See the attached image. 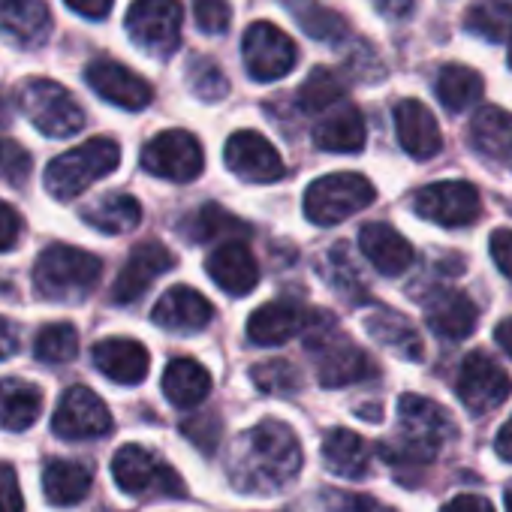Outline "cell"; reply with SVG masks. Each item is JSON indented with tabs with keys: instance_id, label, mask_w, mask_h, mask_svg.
Returning <instances> with one entry per match:
<instances>
[{
	"instance_id": "cell-24",
	"label": "cell",
	"mask_w": 512,
	"mask_h": 512,
	"mask_svg": "<svg viewBox=\"0 0 512 512\" xmlns=\"http://www.w3.org/2000/svg\"><path fill=\"white\" fill-rule=\"evenodd\" d=\"M91 356L97 371L121 386H139L151 368L148 350L133 338H106L91 350Z\"/></svg>"
},
{
	"instance_id": "cell-32",
	"label": "cell",
	"mask_w": 512,
	"mask_h": 512,
	"mask_svg": "<svg viewBox=\"0 0 512 512\" xmlns=\"http://www.w3.org/2000/svg\"><path fill=\"white\" fill-rule=\"evenodd\" d=\"M82 217H85L88 226H94L103 235H124V232L139 226L142 205L133 196H127V193H106L103 199L88 205L82 211Z\"/></svg>"
},
{
	"instance_id": "cell-47",
	"label": "cell",
	"mask_w": 512,
	"mask_h": 512,
	"mask_svg": "<svg viewBox=\"0 0 512 512\" xmlns=\"http://www.w3.org/2000/svg\"><path fill=\"white\" fill-rule=\"evenodd\" d=\"M181 431H184L193 443H199L205 452H211V449H214V443H217V437H220V425H217V419H214V416L187 419V422L181 425Z\"/></svg>"
},
{
	"instance_id": "cell-14",
	"label": "cell",
	"mask_w": 512,
	"mask_h": 512,
	"mask_svg": "<svg viewBox=\"0 0 512 512\" xmlns=\"http://www.w3.org/2000/svg\"><path fill=\"white\" fill-rule=\"evenodd\" d=\"M512 392L509 374L482 350H473L464 356L458 371V398L470 413H491L497 410Z\"/></svg>"
},
{
	"instance_id": "cell-49",
	"label": "cell",
	"mask_w": 512,
	"mask_h": 512,
	"mask_svg": "<svg viewBox=\"0 0 512 512\" xmlns=\"http://www.w3.org/2000/svg\"><path fill=\"white\" fill-rule=\"evenodd\" d=\"M440 512H494V506L479 494H458Z\"/></svg>"
},
{
	"instance_id": "cell-55",
	"label": "cell",
	"mask_w": 512,
	"mask_h": 512,
	"mask_svg": "<svg viewBox=\"0 0 512 512\" xmlns=\"http://www.w3.org/2000/svg\"><path fill=\"white\" fill-rule=\"evenodd\" d=\"M503 500H506V512H512V482L506 485V491H503Z\"/></svg>"
},
{
	"instance_id": "cell-48",
	"label": "cell",
	"mask_w": 512,
	"mask_h": 512,
	"mask_svg": "<svg viewBox=\"0 0 512 512\" xmlns=\"http://www.w3.org/2000/svg\"><path fill=\"white\" fill-rule=\"evenodd\" d=\"M22 238V217L13 205L0 202V253H7Z\"/></svg>"
},
{
	"instance_id": "cell-29",
	"label": "cell",
	"mask_w": 512,
	"mask_h": 512,
	"mask_svg": "<svg viewBox=\"0 0 512 512\" xmlns=\"http://www.w3.org/2000/svg\"><path fill=\"white\" fill-rule=\"evenodd\" d=\"M94 485V473L82 461H49L43 470V491L52 506H76L88 497Z\"/></svg>"
},
{
	"instance_id": "cell-41",
	"label": "cell",
	"mask_w": 512,
	"mask_h": 512,
	"mask_svg": "<svg viewBox=\"0 0 512 512\" xmlns=\"http://www.w3.org/2000/svg\"><path fill=\"white\" fill-rule=\"evenodd\" d=\"M187 88L202 103H217L229 94V82L220 73V67L208 58H190L187 61Z\"/></svg>"
},
{
	"instance_id": "cell-31",
	"label": "cell",
	"mask_w": 512,
	"mask_h": 512,
	"mask_svg": "<svg viewBox=\"0 0 512 512\" xmlns=\"http://www.w3.org/2000/svg\"><path fill=\"white\" fill-rule=\"evenodd\" d=\"M470 142L479 154L506 160L512 154V115L500 106H482L470 118Z\"/></svg>"
},
{
	"instance_id": "cell-12",
	"label": "cell",
	"mask_w": 512,
	"mask_h": 512,
	"mask_svg": "<svg viewBox=\"0 0 512 512\" xmlns=\"http://www.w3.org/2000/svg\"><path fill=\"white\" fill-rule=\"evenodd\" d=\"M413 211L422 220L458 229V226H470V223L479 220L482 199H479V190L470 181H437V184H428V187L416 190Z\"/></svg>"
},
{
	"instance_id": "cell-7",
	"label": "cell",
	"mask_w": 512,
	"mask_h": 512,
	"mask_svg": "<svg viewBox=\"0 0 512 512\" xmlns=\"http://www.w3.org/2000/svg\"><path fill=\"white\" fill-rule=\"evenodd\" d=\"M112 476L124 494L133 497H184L187 485L181 476L151 449L127 443L112 458Z\"/></svg>"
},
{
	"instance_id": "cell-44",
	"label": "cell",
	"mask_w": 512,
	"mask_h": 512,
	"mask_svg": "<svg viewBox=\"0 0 512 512\" xmlns=\"http://www.w3.org/2000/svg\"><path fill=\"white\" fill-rule=\"evenodd\" d=\"M323 503L329 512H395L392 506L380 503L371 494H353V491H323Z\"/></svg>"
},
{
	"instance_id": "cell-42",
	"label": "cell",
	"mask_w": 512,
	"mask_h": 512,
	"mask_svg": "<svg viewBox=\"0 0 512 512\" xmlns=\"http://www.w3.org/2000/svg\"><path fill=\"white\" fill-rule=\"evenodd\" d=\"M193 19L202 34L220 37L232 25V7L226 0H193Z\"/></svg>"
},
{
	"instance_id": "cell-43",
	"label": "cell",
	"mask_w": 512,
	"mask_h": 512,
	"mask_svg": "<svg viewBox=\"0 0 512 512\" xmlns=\"http://www.w3.org/2000/svg\"><path fill=\"white\" fill-rule=\"evenodd\" d=\"M31 154L16 145L13 139H0V181L7 184H25L31 178Z\"/></svg>"
},
{
	"instance_id": "cell-25",
	"label": "cell",
	"mask_w": 512,
	"mask_h": 512,
	"mask_svg": "<svg viewBox=\"0 0 512 512\" xmlns=\"http://www.w3.org/2000/svg\"><path fill=\"white\" fill-rule=\"evenodd\" d=\"M52 31V13L46 0H0V34L7 40L34 49L46 43Z\"/></svg>"
},
{
	"instance_id": "cell-6",
	"label": "cell",
	"mask_w": 512,
	"mask_h": 512,
	"mask_svg": "<svg viewBox=\"0 0 512 512\" xmlns=\"http://www.w3.org/2000/svg\"><path fill=\"white\" fill-rule=\"evenodd\" d=\"M374 184L359 172H335L317 178L305 193V214L317 226H335L374 202Z\"/></svg>"
},
{
	"instance_id": "cell-20",
	"label": "cell",
	"mask_w": 512,
	"mask_h": 512,
	"mask_svg": "<svg viewBox=\"0 0 512 512\" xmlns=\"http://www.w3.org/2000/svg\"><path fill=\"white\" fill-rule=\"evenodd\" d=\"M151 320L166 332H199L214 320V305L193 287H169L151 311Z\"/></svg>"
},
{
	"instance_id": "cell-16",
	"label": "cell",
	"mask_w": 512,
	"mask_h": 512,
	"mask_svg": "<svg viewBox=\"0 0 512 512\" xmlns=\"http://www.w3.org/2000/svg\"><path fill=\"white\" fill-rule=\"evenodd\" d=\"M175 266V256L169 253V247H163L160 241H142L130 250L127 263L118 275V281L112 284V302L115 305H133L139 302L148 287L166 275Z\"/></svg>"
},
{
	"instance_id": "cell-26",
	"label": "cell",
	"mask_w": 512,
	"mask_h": 512,
	"mask_svg": "<svg viewBox=\"0 0 512 512\" xmlns=\"http://www.w3.org/2000/svg\"><path fill=\"white\" fill-rule=\"evenodd\" d=\"M365 139H368L365 115L353 103L338 106L314 130V145L320 151H329V154H356V151L365 148Z\"/></svg>"
},
{
	"instance_id": "cell-9",
	"label": "cell",
	"mask_w": 512,
	"mask_h": 512,
	"mask_svg": "<svg viewBox=\"0 0 512 512\" xmlns=\"http://www.w3.org/2000/svg\"><path fill=\"white\" fill-rule=\"evenodd\" d=\"M181 0H133L127 10V34L148 55L169 58L181 46Z\"/></svg>"
},
{
	"instance_id": "cell-39",
	"label": "cell",
	"mask_w": 512,
	"mask_h": 512,
	"mask_svg": "<svg viewBox=\"0 0 512 512\" xmlns=\"http://www.w3.org/2000/svg\"><path fill=\"white\" fill-rule=\"evenodd\" d=\"M34 353H37L40 362H49V365L73 362L79 356V332H76V326H70V323H52V326H46L37 335Z\"/></svg>"
},
{
	"instance_id": "cell-10",
	"label": "cell",
	"mask_w": 512,
	"mask_h": 512,
	"mask_svg": "<svg viewBox=\"0 0 512 512\" xmlns=\"http://www.w3.org/2000/svg\"><path fill=\"white\" fill-rule=\"evenodd\" d=\"M241 61L253 82H278L296 67L299 49L278 25L253 22L241 40Z\"/></svg>"
},
{
	"instance_id": "cell-35",
	"label": "cell",
	"mask_w": 512,
	"mask_h": 512,
	"mask_svg": "<svg viewBox=\"0 0 512 512\" xmlns=\"http://www.w3.org/2000/svg\"><path fill=\"white\" fill-rule=\"evenodd\" d=\"M290 16L299 22V28L320 43H341L347 37V22L341 13L323 7L320 0H284Z\"/></svg>"
},
{
	"instance_id": "cell-13",
	"label": "cell",
	"mask_w": 512,
	"mask_h": 512,
	"mask_svg": "<svg viewBox=\"0 0 512 512\" xmlns=\"http://www.w3.org/2000/svg\"><path fill=\"white\" fill-rule=\"evenodd\" d=\"M223 160L232 175L250 184H272L287 175V166L278 148L256 130H238L226 139Z\"/></svg>"
},
{
	"instance_id": "cell-15",
	"label": "cell",
	"mask_w": 512,
	"mask_h": 512,
	"mask_svg": "<svg viewBox=\"0 0 512 512\" xmlns=\"http://www.w3.org/2000/svg\"><path fill=\"white\" fill-rule=\"evenodd\" d=\"M52 431L64 440H94L112 431V413L88 386H70L52 416Z\"/></svg>"
},
{
	"instance_id": "cell-56",
	"label": "cell",
	"mask_w": 512,
	"mask_h": 512,
	"mask_svg": "<svg viewBox=\"0 0 512 512\" xmlns=\"http://www.w3.org/2000/svg\"><path fill=\"white\" fill-rule=\"evenodd\" d=\"M509 67H512V49H509Z\"/></svg>"
},
{
	"instance_id": "cell-34",
	"label": "cell",
	"mask_w": 512,
	"mask_h": 512,
	"mask_svg": "<svg viewBox=\"0 0 512 512\" xmlns=\"http://www.w3.org/2000/svg\"><path fill=\"white\" fill-rule=\"evenodd\" d=\"M184 232H187V238H193V241L205 244V241H232V238H247V235H250V226H247L241 217H235L232 211H226V208H220V205L208 202V205H202L196 214H190V217H187Z\"/></svg>"
},
{
	"instance_id": "cell-27",
	"label": "cell",
	"mask_w": 512,
	"mask_h": 512,
	"mask_svg": "<svg viewBox=\"0 0 512 512\" xmlns=\"http://www.w3.org/2000/svg\"><path fill=\"white\" fill-rule=\"evenodd\" d=\"M323 464L338 476L362 479L371 467V443L350 428H332L323 437Z\"/></svg>"
},
{
	"instance_id": "cell-53",
	"label": "cell",
	"mask_w": 512,
	"mask_h": 512,
	"mask_svg": "<svg viewBox=\"0 0 512 512\" xmlns=\"http://www.w3.org/2000/svg\"><path fill=\"white\" fill-rule=\"evenodd\" d=\"M494 449H497V455H500L503 461H512V416H509V419L503 422V428L497 431Z\"/></svg>"
},
{
	"instance_id": "cell-23",
	"label": "cell",
	"mask_w": 512,
	"mask_h": 512,
	"mask_svg": "<svg viewBox=\"0 0 512 512\" xmlns=\"http://www.w3.org/2000/svg\"><path fill=\"white\" fill-rule=\"evenodd\" d=\"M308 311H302L296 302H269L256 308L247 320V338L256 347H281L290 338L302 335L308 326Z\"/></svg>"
},
{
	"instance_id": "cell-36",
	"label": "cell",
	"mask_w": 512,
	"mask_h": 512,
	"mask_svg": "<svg viewBox=\"0 0 512 512\" xmlns=\"http://www.w3.org/2000/svg\"><path fill=\"white\" fill-rule=\"evenodd\" d=\"M485 85L482 76L473 67L464 64H446L437 73V100L449 109V112H464L470 109L479 97H482Z\"/></svg>"
},
{
	"instance_id": "cell-3",
	"label": "cell",
	"mask_w": 512,
	"mask_h": 512,
	"mask_svg": "<svg viewBox=\"0 0 512 512\" xmlns=\"http://www.w3.org/2000/svg\"><path fill=\"white\" fill-rule=\"evenodd\" d=\"M305 335H308V350L314 353L317 362V380L326 389L350 386L377 374L374 359L359 344H353L344 332H338L332 314L326 311L311 314Z\"/></svg>"
},
{
	"instance_id": "cell-2",
	"label": "cell",
	"mask_w": 512,
	"mask_h": 512,
	"mask_svg": "<svg viewBox=\"0 0 512 512\" xmlns=\"http://www.w3.org/2000/svg\"><path fill=\"white\" fill-rule=\"evenodd\" d=\"M455 437L449 410L425 395H401L398 434L377 446L380 458L392 467H425L437 461L443 446Z\"/></svg>"
},
{
	"instance_id": "cell-51",
	"label": "cell",
	"mask_w": 512,
	"mask_h": 512,
	"mask_svg": "<svg viewBox=\"0 0 512 512\" xmlns=\"http://www.w3.org/2000/svg\"><path fill=\"white\" fill-rule=\"evenodd\" d=\"M371 4H374V10H377L380 16H386V19H392V22H401V19H407V16L413 13L416 0H371Z\"/></svg>"
},
{
	"instance_id": "cell-40",
	"label": "cell",
	"mask_w": 512,
	"mask_h": 512,
	"mask_svg": "<svg viewBox=\"0 0 512 512\" xmlns=\"http://www.w3.org/2000/svg\"><path fill=\"white\" fill-rule=\"evenodd\" d=\"M250 380L253 386L266 392V395H296L302 392V374L284 362V359H269L250 368Z\"/></svg>"
},
{
	"instance_id": "cell-45",
	"label": "cell",
	"mask_w": 512,
	"mask_h": 512,
	"mask_svg": "<svg viewBox=\"0 0 512 512\" xmlns=\"http://www.w3.org/2000/svg\"><path fill=\"white\" fill-rule=\"evenodd\" d=\"M0 512H25L19 476L10 464H0Z\"/></svg>"
},
{
	"instance_id": "cell-28",
	"label": "cell",
	"mask_w": 512,
	"mask_h": 512,
	"mask_svg": "<svg viewBox=\"0 0 512 512\" xmlns=\"http://www.w3.org/2000/svg\"><path fill=\"white\" fill-rule=\"evenodd\" d=\"M43 413V392L19 377L0 380V428L28 431Z\"/></svg>"
},
{
	"instance_id": "cell-4",
	"label": "cell",
	"mask_w": 512,
	"mask_h": 512,
	"mask_svg": "<svg viewBox=\"0 0 512 512\" xmlns=\"http://www.w3.org/2000/svg\"><path fill=\"white\" fill-rule=\"evenodd\" d=\"M103 275V263L94 253L73 244H52L40 253L34 284L46 302H82Z\"/></svg>"
},
{
	"instance_id": "cell-5",
	"label": "cell",
	"mask_w": 512,
	"mask_h": 512,
	"mask_svg": "<svg viewBox=\"0 0 512 512\" xmlns=\"http://www.w3.org/2000/svg\"><path fill=\"white\" fill-rule=\"evenodd\" d=\"M118 163H121V148L115 139H106V136L88 139L85 145H79L49 163L46 190L55 199L70 202V199L82 196L100 178L112 175L118 169Z\"/></svg>"
},
{
	"instance_id": "cell-50",
	"label": "cell",
	"mask_w": 512,
	"mask_h": 512,
	"mask_svg": "<svg viewBox=\"0 0 512 512\" xmlns=\"http://www.w3.org/2000/svg\"><path fill=\"white\" fill-rule=\"evenodd\" d=\"M64 4L73 10V13H79V16H85V19H106L109 16V10H112V0H64Z\"/></svg>"
},
{
	"instance_id": "cell-19",
	"label": "cell",
	"mask_w": 512,
	"mask_h": 512,
	"mask_svg": "<svg viewBox=\"0 0 512 512\" xmlns=\"http://www.w3.org/2000/svg\"><path fill=\"white\" fill-rule=\"evenodd\" d=\"M359 247L365 253V260L386 278H398L404 275L413 260H416V250L413 244L389 223H365L362 232H359Z\"/></svg>"
},
{
	"instance_id": "cell-11",
	"label": "cell",
	"mask_w": 512,
	"mask_h": 512,
	"mask_svg": "<svg viewBox=\"0 0 512 512\" xmlns=\"http://www.w3.org/2000/svg\"><path fill=\"white\" fill-rule=\"evenodd\" d=\"M205 166L202 145L187 130H163L142 151V169L154 178H166L175 184H187L199 178Z\"/></svg>"
},
{
	"instance_id": "cell-33",
	"label": "cell",
	"mask_w": 512,
	"mask_h": 512,
	"mask_svg": "<svg viewBox=\"0 0 512 512\" xmlns=\"http://www.w3.org/2000/svg\"><path fill=\"white\" fill-rule=\"evenodd\" d=\"M365 332L377 344L389 347L392 353H398L404 359H416L419 362L425 356V347H422L416 329L407 323V317H401L395 311H374V314H368L365 317Z\"/></svg>"
},
{
	"instance_id": "cell-21",
	"label": "cell",
	"mask_w": 512,
	"mask_h": 512,
	"mask_svg": "<svg viewBox=\"0 0 512 512\" xmlns=\"http://www.w3.org/2000/svg\"><path fill=\"white\" fill-rule=\"evenodd\" d=\"M395 133L401 148L413 160H431L443 148V133L434 112L419 100H398L395 106Z\"/></svg>"
},
{
	"instance_id": "cell-37",
	"label": "cell",
	"mask_w": 512,
	"mask_h": 512,
	"mask_svg": "<svg viewBox=\"0 0 512 512\" xmlns=\"http://www.w3.org/2000/svg\"><path fill=\"white\" fill-rule=\"evenodd\" d=\"M464 28L488 43H506L512 37V0H476L464 16Z\"/></svg>"
},
{
	"instance_id": "cell-38",
	"label": "cell",
	"mask_w": 512,
	"mask_h": 512,
	"mask_svg": "<svg viewBox=\"0 0 512 512\" xmlns=\"http://www.w3.org/2000/svg\"><path fill=\"white\" fill-rule=\"evenodd\" d=\"M347 97V88L341 82V76L329 67H317L311 70V76L302 82L299 88V109L308 112V115H320L332 106H338L341 100Z\"/></svg>"
},
{
	"instance_id": "cell-17",
	"label": "cell",
	"mask_w": 512,
	"mask_h": 512,
	"mask_svg": "<svg viewBox=\"0 0 512 512\" xmlns=\"http://www.w3.org/2000/svg\"><path fill=\"white\" fill-rule=\"evenodd\" d=\"M85 82L106 103H112L118 109H127V112H139L154 100V88L139 73H133L130 67H124L118 61H109V58L94 61L85 70Z\"/></svg>"
},
{
	"instance_id": "cell-18",
	"label": "cell",
	"mask_w": 512,
	"mask_h": 512,
	"mask_svg": "<svg viewBox=\"0 0 512 512\" xmlns=\"http://www.w3.org/2000/svg\"><path fill=\"white\" fill-rule=\"evenodd\" d=\"M208 278L229 296H247L260 284V266H256L253 253L244 241H220L205 260Z\"/></svg>"
},
{
	"instance_id": "cell-1",
	"label": "cell",
	"mask_w": 512,
	"mask_h": 512,
	"mask_svg": "<svg viewBox=\"0 0 512 512\" xmlns=\"http://www.w3.org/2000/svg\"><path fill=\"white\" fill-rule=\"evenodd\" d=\"M302 470V443L281 419H263L244 431L226 461L232 488L244 494H275Z\"/></svg>"
},
{
	"instance_id": "cell-46",
	"label": "cell",
	"mask_w": 512,
	"mask_h": 512,
	"mask_svg": "<svg viewBox=\"0 0 512 512\" xmlns=\"http://www.w3.org/2000/svg\"><path fill=\"white\" fill-rule=\"evenodd\" d=\"M488 250L500 275L512 281V229H494L488 238Z\"/></svg>"
},
{
	"instance_id": "cell-30",
	"label": "cell",
	"mask_w": 512,
	"mask_h": 512,
	"mask_svg": "<svg viewBox=\"0 0 512 512\" xmlns=\"http://www.w3.org/2000/svg\"><path fill=\"white\" fill-rule=\"evenodd\" d=\"M211 392V374L196 359H172L163 371V395L169 404L190 410Z\"/></svg>"
},
{
	"instance_id": "cell-52",
	"label": "cell",
	"mask_w": 512,
	"mask_h": 512,
	"mask_svg": "<svg viewBox=\"0 0 512 512\" xmlns=\"http://www.w3.org/2000/svg\"><path fill=\"white\" fill-rule=\"evenodd\" d=\"M16 353H19V332L7 317H0V362Z\"/></svg>"
},
{
	"instance_id": "cell-54",
	"label": "cell",
	"mask_w": 512,
	"mask_h": 512,
	"mask_svg": "<svg viewBox=\"0 0 512 512\" xmlns=\"http://www.w3.org/2000/svg\"><path fill=\"white\" fill-rule=\"evenodd\" d=\"M494 341H497V347H500L506 356H512V317H506L503 323H497V329H494Z\"/></svg>"
},
{
	"instance_id": "cell-22",
	"label": "cell",
	"mask_w": 512,
	"mask_h": 512,
	"mask_svg": "<svg viewBox=\"0 0 512 512\" xmlns=\"http://www.w3.org/2000/svg\"><path fill=\"white\" fill-rule=\"evenodd\" d=\"M425 323L434 335L446 341H461L473 335L479 323V308L473 305L470 296L458 290H434L425 299Z\"/></svg>"
},
{
	"instance_id": "cell-8",
	"label": "cell",
	"mask_w": 512,
	"mask_h": 512,
	"mask_svg": "<svg viewBox=\"0 0 512 512\" xmlns=\"http://www.w3.org/2000/svg\"><path fill=\"white\" fill-rule=\"evenodd\" d=\"M19 103L25 118L49 139H67L85 127V112L79 109L73 94L52 79H37L25 85Z\"/></svg>"
}]
</instances>
